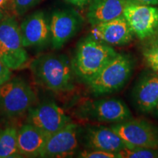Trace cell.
<instances>
[{
	"label": "cell",
	"mask_w": 158,
	"mask_h": 158,
	"mask_svg": "<svg viewBox=\"0 0 158 158\" xmlns=\"http://www.w3.org/2000/svg\"><path fill=\"white\" fill-rule=\"evenodd\" d=\"M78 157L83 158H118V154L89 149L81 152Z\"/></svg>",
	"instance_id": "obj_22"
},
{
	"label": "cell",
	"mask_w": 158,
	"mask_h": 158,
	"mask_svg": "<svg viewBox=\"0 0 158 158\" xmlns=\"http://www.w3.org/2000/svg\"><path fill=\"white\" fill-rule=\"evenodd\" d=\"M8 0H0V8L2 7L4 5H5V4L7 2Z\"/></svg>",
	"instance_id": "obj_26"
},
{
	"label": "cell",
	"mask_w": 158,
	"mask_h": 158,
	"mask_svg": "<svg viewBox=\"0 0 158 158\" xmlns=\"http://www.w3.org/2000/svg\"><path fill=\"white\" fill-rule=\"evenodd\" d=\"M130 147L158 149V128L143 119H129L110 126Z\"/></svg>",
	"instance_id": "obj_6"
},
{
	"label": "cell",
	"mask_w": 158,
	"mask_h": 158,
	"mask_svg": "<svg viewBox=\"0 0 158 158\" xmlns=\"http://www.w3.org/2000/svg\"><path fill=\"white\" fill-rule=\"evenodd\" d=\"M117 54L110 45L89 35L78 43L71 63L73 70L77 76L87 83Z\"/></svg>",
	"instance_id": "obj_2"
},
{
	"label": "cell",
	"mask_w": 158,
	"mask_h": 158,
	"mask_svg": "<svg viewBox=\"0 0 158 158\" xmlns=\"http://www.w3.org/2000/svg\"><path fill=\"white\" fill-rule=\"evenodd\" d=\"M128 1L132 2L138 4H142V5H158V0H128Z\"/></svg>",
	"instance_id": "obj_25"
},
{
	"label": "cell",
	"mask_w": 158,
	"mask_h": 158,
	"mask_svg": "<svg viewBox=\"0 0 158 158\" xmlns=\"http://www.w3.org/2000/svg\"><path fill=\"white\" fill-rule=\"evenodd\" d=\"M85 144L89 149L118 153L130 148L121 137L110 127H90L84 135Z\"/></svg>",
	"instance_id": "obj_14"
},
{
	"label": "cell",
	"mask_w": 158,
	"mask_h": 158,
	"mask_svg": "<svg viewBox=\"0 0 158 158\" xmlns=\"http://www.w3.org/2000/svg\"><path fill=\"white\" fill-rule=\"evenodd\" d=\"M41 1L42 0H13L12 7L15 14L22 15Z\"/></svg>",
	"instance_id": "obj_21"
},
{
	"label": "cell",
	"mask_w": 158,
	"mask_h": 158,
	"mask_svg": "<svg viewBox=\"0 0 158 158\" xmlns=\"http://www.w3.org/2000/svg\"><path fill=\"white\" fill-rule=\"evenodd\" d=\"M11 70L0 56V86L5 84L10 78Z\"/></svg>",
	"instance_id": "obj_23"
},
{
	"label": "cell",
	"mask_w": 158,
	"mask_h": 158,
	"mask_svg": "<svg viewBox=\"0 0 158 158\" xmlns=\"http://www.w3.org/2000/svg\"><path fill=\"white\" fill-rule=\"evenodd\" d=\"M20 29L25 48L40 47L50 41V22L43 11H36L27 16Z\"/></svg>",
	"instance_id": "obj_13"
},
{
	"label": "cell",
	"mask_w": 158,
	"mask_h": 158,
	"mask_svg": "<svg viewBox=\"0 0 158 158\" xmlns=\"http://www.w3.org/2000/svg\"><path fill=\"white\" fill-rule=\"evenodd\" d=\"M133 70V62L128 55L118 54L86 83L95 94L116 92L127 84Z\"/></svg>",
	"instance_id": "obj_3"
},
{
	"label": "cell",
	"mask_w": 158,
	"mask_h": 158,
	"mask_svg": "<svg viewBox=\"0 0 158 158\" xmlns=\"http://www.w3.org/2000/svg\"><path fill=\"white\" fill-rule=\"evenodd\" d=\"M123 15L134 35L141 40L158 35V7L128 1Z\"/></svg>",
	"instance_id": "obj_7"
},
{
	"label": "cell",
	"mask_w": 158,
	"mask_h": 158,
	"mask_svg": "<svg viewBox=\"0 0 158 158\" xmlns=\"http://www.w3.org/2000/svg\"><path fill=\"white\" fill-rule=\"evenodd\" d=\"M117 154L118 158H155L158 157V149L130 147L121 150Z\"/></svg>",
	"instance_id": "obj_20"
},
{
	"label": "cell",
	"mask_w": 158,
	"mask_h": 158,
	"mask_svg": "<svg viewBox=\"0 0 158 158\" xmlns=\"http://www.w3.org/2000/svg\"><path fill=\"white\" fill-rule=\"evenodd\" d=\"M49 22L51 45L55 49H59L78 33L84 20L75 10L63 9L53 12Z\"/></svg>",
	"instance_id": "obj_9"
},
{
	"label": "cell",
	"mask_w": 158,
	"mask_h": 158,
	"mask_svg": "<svg viewBox=\"0 0 158 158\" xmlns=\"http://www.w3.org/2000/svg\"><path fill=\"white\" fill-rule=\"evenodd\" d=\"M92 27L90 35L110 46L127 44L135 35L124 15Z\"/></svg>",
	"instance_id": "obj_12"
},
{
	"label": "cell",
	"mask_w": 158,
	"mask_h": 158,
	"mask_svg": "<svg viewBox=\"0 0 158 158\" xmlns=\"http://www.w3.org/2000/svg\"><path fill=\"white\" fill-rule=\"evenodd\" d=\"M78 147V125L70 122L49 136L40 157H71Z\"/></svg>",
	"instance_id": "obj_11"
},
{
	"label": "cell",
	"mask_w": 158,
	"mask_h": 158,
	"mask_svg": "<svg viewBox=\"0 0 158 158\" xmlns=\"http://www.w3.org/2000/svg\"><path fill=\"white\" fill-rule=\"evenodd\" d=\"M64 1L80 8H84L89 5L90 0H64Z\"/></svg>",
	"instance_id": "obj_24"
},
{
	"label": "cell",
	"mask_w": 158,
	"mask_h": 158,
	"mask_svg": "<svg viewBox=\"0 0 158 158\" xmlns=\"http://www.w3.org/2000/svg\"><path fill=\"white\" fill-rule=\"evenodd\" d=\"M71 122L64 110L54 101H45L29 110L27 123L50 136Z\"/></svg>",
	"instance_id": "obj_10"
},
{
	"label": "cell",
	"mask_w": 158,
	"mask_h": 158,
	"mask_svg": "<svg viewBox=\"0 0 158 158\" xmlns=\"http://www.w3.org/2000/svg\"><path fill=\"white\" fill-rule=\"evenodd\" d=\"M30 69L36 81L53 92H66L73 88L74 72L65 55H42L31 62Z\"/></svg>",
	"instance_id": "obj_1"
},
{
	"label": "cell",
	"mask_w": 158,
	"mask_h": 158,
	"mask_svg": "<svg viewBox=\"0 0 158 158\" xmlns=\"http://www.w3.org/2000/svg\"><path fill=\"white\" fill-rule=\"evenodd\" d=\"M128 0H90L86 18L92 26L123 15Z\"/></svg>",
	"instance_id": "obj_17"
},
{
	"label": "cell",
	"mask_w": 158,
	"mask_h": 158,
	"mask_svg": "<svg viewBox=\"0 0 158 158\" xmlns=\"http://www.w3.org/2000/svg\"><path fill=\"white\" fill-rule=\"evenodd\" d=\"M82 116L92 121L118 123L132 118L126 104L118 99L106 98L86 102L80 108Z\"/></svg>",
	"instance_id": "obj_8"
},
{
	"label": "cell",
	"mask_w": 158,
	"mask_h": 158,
	"mask_svg": "<svg viewBox=\"0 0 158 158\" xmlns=\"http://www.w3.org/2000/svg\"><path fill=\"white\" fill-rule=\"evenodd\" d=\"M18 131L14 127L0 130V158L21 157L18 147Z\"/></svg>",
	"instance_id": "obj_18"
},
{
	"label": "cell",
	"mask_w": 158,
	"mask_h": 158,
	"mask_svg": "<svg viewBox=\"0 0 158 158\" xmlns=\"http://www.w3.org/2000/svg\"><path fill=\"white\" fill-rule=\"evenodd\" d=\"M3 19V13L2 12L1 10H0V21H1V20Z\"/></svg>",
	"instance_id": "obj_28"
},
{
	"label": "cell",
	"mask_w": 158,
	"mask_h": 158,
	"mask_svg": "<svg viewBox=\"0 0 158 158\" xmlns=\"http://www.w3.org/2000/svg\"><path fill=\"white\" fill-rule=\"evenodd\" d=\"M0 56L12 70L22 68L29 59L23 45L20 25L13 16L0 21Z\"/></svg>",
	"instance_id": "obj_4"
},
{
	"label": "cell",
	"mask_w": 158,
	"mask_h": 158,
	"mask_svg": "<svg viewBox=\"0 0 158 158\" xmlns=\"http://www.w3.org/2000/svg\"><path fill=\"white\" fill-rule=\"evenodd\" d=\"M142 49V54L148 67L158 73V35L147 40Z\"/></svg>",
	"instance_id": "obj_19"
},
{
	"label": "cell",
	"mask_w": 158,
	"mask_h": 158,
	"mask_svg": "<svg viewBox=\"0 0 158 158\" xmlns=\"http://www.w3.org/2000/svg\"><path fill=\"white\" fill-rule=\"evenodd\" d=\"M35 94L31 86L21 78H14L0 86V110L7 117L23 115L32 107Z\"/></svg>",
	"instance_id": "obj_5"
},
{
	"label": "cell",
	"mask_w": 158,
	"mask_h": 158,
	"mask_svg": "<svg viewBox=\"0 0 158 158\" xmlns=\"http://www.w3.org/2000/svg\"><path fill=\"white\" fill-rule=\"evenodd\" d=\"M154 111H155V113L156 114V115L158 116V103L157 105V106H156L155 109V110H154Z\"/></svg>",
	"instance_id": "obj_27"
},
{
	"label": "cell",
	"mask_w": 158,
	"mask_h": 158,
	"mask_svg": "<svg viewBox=\"0 0 158 158\" xmlns=\"http://www.w3.org/2000/svg\"><path fill=\"white\" fill-rule=\"evenodd\" d=\"M49 135L29 123L18 131V147L21 155L27 157H40Z\"/></svg>",
	"instance_id": "obj_16"
},
{
	"label": "cell",
	"mask_w": 158,
	"mask_h": 158,
	"mask_svg": "<svg viewBox=\"0 0 158 158\" xmlns=\"http://www.w3.org/2000/svg\"><path fill=\"white\" fill-rule=\"evenodd\" d=\"M133 100L136 108L143 113H151L158 103V73L143 76L133 90Z\"/></svg>",
	"instance_id": "obj_15"
}]
</instances>
